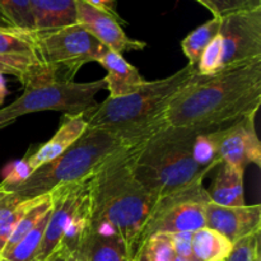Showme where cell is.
<instances>
[{
    "instance_id": "27",
    "label": "cell",
    "mask_w": 261,
    "mask_h": 261,
    "mask_svg": "<svg viewBox=\"0 0 261 261\" xmlns=\"http://www.w3.org/2000/svg\"><path fill=\"white\" fill-rule=\"evenodd\" d=\"M0 14L13 27L28 31L35 30L28 0H0Z\"/></svg>"
},
{
    "instance_id": "16",
    "label": "cell",
    "mask_w": 261,
    "mask_h": 261,
    "mask_svg": "<svg viewBox=\"0 0 261 261\" xmlns=\"http://www.w3.org/2000/svg\"><path fill=\"white\" fill-rule=\"evenodd\" d=\"M36 31L76 24L75 0H28Z\"/></svg>"
},
{
    "instance_id": "24",
    "label": "cell",
    "mask_w": 261,
    "mask_h": 261,
    "mask_svg": "<svg viewBox=\"0 0 261 261\" xmlns=\"http://www.w3.org/2000/svg\"><path fill=\"white\" fill-rule=\"evenodd\" d=\"M48 216L50 212L12 250L0 255V261H37V254L47 226Z\"/></svg>"
},
{
    "instance_id": "7",
    "label": "cell",
    "mask_w": 261,
    "mask_h": 261,
    "mask_svg": "<svg viewBox=\"0 0 261 261\" xmlns=\"http://www.w3.org/2000/svg\"><path fill=\"white\" fill-rule=\"evenodd\" d=\"M106 89L105 79L87 83L50 81L25 87L22 96L0 109L8 124L23 115L41 111H63L64 114H87L97 106L96 96Z\"/></svg>"
},
{
    "instance_id": "41",
    "label": "cell",
    "mask_w": 261,
    "mask_h": 261,
    "mask_svg": "<svg viewBox=\"0 0 261 261\" xmlns=\"http://www.w3.org/2000/svg\"><path fill=\"white\" fill-rule=\"evenodd\" d=\"M132 261H134V260H132Z\"/></svg>"
},
{
    "instance_id": "28",
    "label": "cell",
    "mask_w": 261,
    "mask_h": 261,
    "mask_svg": "<svg viewBox=\"0 0 261 261\" xmlns=\"http://www.w3.org/2000/svg\"><path fill=\"white\" fill-rule=\"evenodd\" d=\"M209 10L213 17L223 18L232 13L261 8V0H195Z\"/></svg>"
},
{
    "instance_id": "5",
    "label": "cell",
    "mask_w": 261,
    "mask_h": 261,
    "mask_svg": "<svg viewBox=\"0 0 261 261\" xmlns=\"http://www.w3.org/2000/svg\"><path fill=\"white\" fill-rule=\"evenodd\" d=\"M143 139H129L102 130L87 129L60 157L37 168L23 182L4 189L14 193L22 200L45 195L59 185L91 177L114 153Z\"/></svg>"
},
{
    "instance_id": "12",
    "label": "cell",
    "mask_w": 261,
    "mask_h": 261,
    "mask_svg": "<svg viewBox=\"0 0 261 261\" xmlns=\"http://www.w3.org/2000/svg\"><path fill=\"white\" fill-rule=\"evenodd\" d=\"M255 119L256 114H252L227 127L219 149L221 163H227L244 173L247 166L261 165V143Z\"/></svg>"
},
{
    "instance_id": "39",
    "label": "cell",
    "mask_w": 261,
    "mask_h": 261,
    "mask_svg": "<svg viewBox=\"0 0 261 261\" xmlns=\"http://www.w3.org/2000/svg\"><path fill=\"white\" fill-rule=\"evenodd\" d=\"M173 261H188V260L182 259V257H178V256H176V257H175V260H173Z\"/></svg>"
},
{
    "instance_id": "1",
    "label": "cell",
    "mask_w": 261,
    "mask_h": 261,
    "mask_svg": "<svg viewBox=\"0 0 261 261\" xmlns=\"http://www.w3.org/2000/svg\"><path fill=\"white\" fill-rule=\"evenodd\" d=\"M261 105V59L223 68L212 75L195 74L170 102L166 126L213 132L252 114Z\"/></svg>"
},
{
    "instance_id": "26",
    "label": "cell",
    "mask_w": 261,
    "mask_h": 261,
    "mask_svg": "<svg viewBox=\"0 0 261 261\" xmlns=\"http://www.w3.org/2000/svg\"><path fill=\"white\" fill-rule=\"evenodd\" d=\"M0 54L35 55L33 31L17 27L0 28Z\"/></svg>"
},
{
    "instance_id": "17",
    "label": "cell",
    "mask_w": 261,
    "mask_h": 261,
    "mask_svg": "<svg viewBox=\"0 0 261 261\" xmlns=\"http://www.w3.org/2000/svg\"><path fill=\"white\" fill-rule=\"evenodd\" d=\"M209 199L213 204L227 208L244 206V172H240L227 163H221L214 177L213 184L208 190Z\"/></svg>"
},
{
    "instance_id": "23",
    "label": "cell",
    "mask_w": 261,
    "mask_h": 261,
    "mask_svg": "<svg viewBox=\"0 0 261 261\" xmlns=\"http://www.w3.org/2000/svg\"><path fill=\"white\" fill-rule=\"evenodd\" d=\"M226 130L227 127L213 132H200L196 134L193 145V155L195 162L201 168L212 171L221 165L219 149Z\"/></svg>"
},
{
    "instance_id": "9",
    "label": "cell",
    "mask_w": 261,
    "mask_h": 261,
    "mask_svg": "<svg viewBox=\"0 0 261 261\" xmlns=\"http://www.w3.org/2000/svg\"><path fill=\"white\" fill-rule=\"evenodd\" d=\"M223 68L261 59V8L221 18Z\"/></svg>"
},
{
    "instance_id": "31",
    "label": "cell",
    "mask_w": 261,
    "mask_h": 261,
    "mask_svg": "<svg viewBox=\"0 0 261 261\" xmlns=\"http://www.w3.org/2000/svg\"><path fill=\"white\" fill-rule=\"evenodd\" d=\"M193 233L194 232H180L171 234L176 256L193 261Z\"/></svg>"
},
{
    "instance_id": "34",
    "label": "cell",
    "mask_w": 261,
    "mask_h": 261,
    "mask_svg": "<svg viewBox=\"0 0 261 261\" xmlns=\"http://www.w3.org/2000/svg\"><path fill=\"white\" fill-rule=\"evenodd\" d=\"M8 96V87H7V81H5L4 75L0 74V106L4 102L5 97Z\"/></svg>"
},
{
    "instance_id": "6",
    "label": "cell",
    "mask_w": 261,
    "mask_h": 261,
    "mask_svg": "<svg viewBox=\"0 0 261 261\" xmlns=\"http://www.w3.org/2000/svg\"><path fill=\"white\" fill-rule=\"evenodd\" d=\"M35 56L53 81L70 82L82 66L98 59L109 48L81 24L54 30H33Z\"/></svg>"
},
{
    "instance_id": "15",
    "label": "cell",
    "mask_w": 261,
    "mask_h": 261,
    "mask_svg": "<svg viewBox=\"0 0 261 261\" xmlns=\"http://www.w3.org/2000/svg\"><path fill=\"white\" fill-rule=\"evenodd\" d=\"M97 63L101 64L107 71V75L103 79L110 98L129 96L142 88L147 82L139 70L125 60L121 54L112 50H107Z\"/></svg>"
},
{
    "instance_id": "2",
    "label": "cell",
    "mask_w": 261,
    "mask_h": 261,
    "mask_svg": "<svg viewBox=\"0 0 261 261\" xmlns=\"http://www.w3.org/2000/svg\"><path fill=\"white\" fill-rule=\"evenodd\" d=\"M140 142L114 153L91 177L92 231L117 234L130 261L139 249L140 233L155 203L133 171Z\"/></svg>"
},
{
    "instance_id": "25",
    "label": "cell",
    "mask_w": 261,
    "mask_h": 261,
    "mask_svg": "<svg viewBox=\"0 0 261 261\" xmlns=\"http://www.w3.org/2000/svg\"><path fill=\"white\" fill-rule=\"evenodd\" d=\"M176 257L170 233H155L148 237L135 254L134 261H173Z\"/></svg>"
},
{
    "instance_id": "32",
    "label": "cell",
    "mask_w": 261,
    "mask_h": 261,
    "mask_svg": "<svg viewBox=\"0 0 261 261\" xmlns=\"http://www.w3.org/2000/svg\"><path fill=\"white\" fill-rule=\"evenodd\" d=\"M86 2L89 3L91 5H93V7L97 8V9H101V10H105V12L111 13V14L119 15L114 7L115 0H86Z\"/></svg>"
},
{
    "instance_id": "35",
    "label": "cell",
    "mask_w": 261,
    "mask_h": 261,
    "mask_svg": "<svg viewBox=\"0 0 261 261\" xmlns=\"http://www.w3.org/2000/svg\"><path fill=\"white\" fill-rule=\"evenodd\" d=\"M66 261H84V260H83V257L81 256V255L76 254V252H73V254L69 255Z\"/></svg>"
},
{
    "instance_id": "20",
    "label": "cell",
    "mask_w": 261,
    "mask_h": 261,
    "mask_svg": "<svg viewBox=\"0 0 261 261\" xmlns=\"http://www.w3.org/2000/svg\"><path fill=\"white\" fill-rule=\"evenodd\" d=\"M41 198L42 195L22 200L14 193L0 186V254L19 219L27 213L28 209L38 203Z\"/></svg>"
},
{
    "instance_id": "11",
    "label": "cell",
    "mask_w": 261,
    "mask_h": 261,
    "mask_svg": "<svg viewBox=\"0 0 261 261\" xmlns=\"http://www.w3.org/2000/svg\"><path fill=\"white\" fill-rule=\"evenodd\" d=\"M76 23L91 33L109 50L115 53L140 51L147 46L144 41L130 38L121 27L119 15L97 9L86 0H75Z\"/></svg>"
},
{
    "instance_id": "14",
    "label": "cell",
    "mask_w": 261,
    "mask_h": 261,
    "mask_svg": "<svg viewBox=\"0 0 261 261\" xmlns=\"http://www.w3.org/2000/svg\"><path fill=\"white\" fill-rule=\"evenodd\" d=\"M88 129L86 114H64L60 125L51 139L40 145L31 155L24 158L31 173L46 163L60 157L71 144L76 142Z\"/></svg>"
},
{
    "instance_id": "36",
    "label": "cell",
    "mask_w": 261,
    "mask_h": 261,
    "mask_svg": "<svg viewBox=\"0 0 261 261\" xmlns=\"http://www.w3.org/2000/svg\"><path fill=\"white\" fill-rule=\"evenodd\" d=\"M9 27H13V25L10 24V23L8 22L2 14H0V28H9Z\"/></svg>"
},
{
    "instance_id": "19",
    "label": "cell",
    "mask_w": 261,
    "mask_h": 261,
    "mask_svg": "<svg viewBox=\"0 0 261 261\" xmlns=\"http://www.w3.org/2000/svg\"><path fill=\"white\" fill-rule=\"evenodd\" d=\"M0 74L19 79L23 87L50 82L35 55L31 54H0Z\"/></svg>"
},
{
    "instance_id": "40",
    "label": "cell",
    "mask_w": 261,
    "mask_h": 261,
    "mask_svg": "<svg viewBox=\"0 0 261 261\" xmlns=\"http://www.w3.org/2000/svg\"><path fill=\"white\" fill-rule=\"evenodd\" d=\"M221 261H224V260H221Z\"/></svg>"
},
{
    "instance_id": "18",
    "label": "cell",
    "mask_w": 261,
    "mask_h": 261,
    "mask_svg": "<svg viewBox=\"0 0 261 261\" xmlns=\"http://www.w3.org/2000/svg\"><path fill=\"white\" fill-rule=\"evenodd\" d=\"M76 254L84 261H130L122 240L111 232L92 231L84 246Z\"/></svg>"
},
{
    "instance_id": "33",
    "label": "cell",
    "mask_w": 261,
    "mask_h": 261,
    "mask_svg": "<svg viewBox=\"0 0 261 261\" xmlns=\"http://www.w3.org/2000/svg\"><path fill=\"white\" fill-rule=\"evenodd\" d=\"M69 255L70 254H69V252L66 251L64 247L59 246L58 249H56L55 251H54L53 254L47 257V259H45L43 261H66Z\"/></svg>"
},
{
    "instance_id": "4",
    "label": "cell",
    "mask_w": 261,
    "mask_h": 261,
    "mask_svg": "<svg viewBox=\"0 0 261 261\" xmlns=\"http://www.w3.org/2000/svg\"><path fill=\"white\" fill-rule=\"evenodd\" d=\"M199 130L163 126L139 143L133 171L154 201L204 181L211 170L201 168L193 155Z\"/></svg>"
},
{
    "instance_id": "30",
    "label": "cell",
    "mask_w": 261,
    "mask_h": 261,
    "mask_svg": "<svg viewBox=\"0 0 261 261\" xmlns=\"http://www.w3.org/2000/svg\"><path fill=\"white\" fill-rule=\"evenodd\" d=\"M261 231L240 240L233 244L231 254L224 261H252L255 251L260 246Z\"/></svg>"
},
{
    "instance_id": "10",
    "label": "cell",
    "mask_w": 261,
    "mask_h": 261,
    "mask_svg": "<svg viewBox=\"0 0 261 261\" xmlns=\"http://www.w3.org/2000/svg\"><path fill=\"white\" fill-rule=\"evenodd\" d=\"M91 177L76 182L63 184L50 191L53 204L38 250L37 261L47 259L59 247L66 228L76 216L83 201L91 194Z\"/></svg>"
},
{
    "instance_id": "3",
    "label": "cell",
    "mask_w": 261,
    "mask_h": 261,
    "mask_svg": "<svg viewBox=\"0 0 261 261\" xmlns=\"http://www.w3.org/2000/svg\"><path fill=\"white\" fill-rule=\"evenodd\" d=\"M195 74H198L196 66L188 64L172 75L147 81L142 88L129 96L107 97L86 114L88 129L102 130L129 139L149 137L166 126L162 120L166 109Z\"/></svg>"
},
{
    "instance_id": "21",
    "label": "cell",
    "mask_w": 261,
    "mask_h": 261,
    "mask_svg": "<svg viewBox=\"0 0 261 261\" xmlns=\"http://www.w3.org/2000/svg\"><path fill=\"white\" fill-rule=\"evenodd\" d=\"M233 244L214 229L203 227L193 233V261L226 260Z\"/></svg>"
},
{
    "instance_id": "29",
    "label": "cell",
    "mask_w": 261,
    "mask_h": 261,
    "mask_svg": "<svg viewBox=\"0 0 261 261\" xmlns=\"http://www.w3.org/2000/svg\"><path fill=\"white\" fill-rule=\"evenodd\" d=\"M223 69V48L221 36H217L201 54L196 71L199 75H212Z\"/></svg>"
},
{
    "instance_id": "38",
    "label": "cell",
    "mask_w": 261,
    "mask_h": 261,
    "mask_svg": "<svg viewBox=\"0 0 261 261\" xmlns=\"http://www.w3.org/2000/svg\"><path fill=\"white\" fill-rule=\"evenodd\" d=\"M8 125H9V124H8V122L5 121L4 119H3V116H2V115H0V130H2V129H4V127H7Z\"/></svg>"
},
{
    "instance_id": "22",
    "label": "cell",
    "mask_w": 261,
    "mask_h": 261,
    "mask_svg": "<svg viewBox=\"0 0 261 261\" xmlns=\"http://www.w3.org/2000/svg\"><path fill=\"white\" fill-rule=\"evenodd\" d=\"M221 18L213 17L205 22L204 24L199 25L198 28L189 33L182 41H181V48L184 55L188 58L190 65L196 66L199 63L201 54L206 48V46L219 35L221 30Z\"/></svg>"
},
{
    "instance_id": "37",
    "label": "cell",
    "mask_w": 261,
    "mask_h": 261,
    "mask_svg": "<svg viewBox=\"0 0 261 261\" xmlns=\"http://www.w3.org/2000/svg\"><path fill=\"white\" fill-rule=\"evenodd\" d=\"M252 261H261V250H260V246L257 247L256 251H255L254 259H252Z\"/></svg>"
},
{
    "instance_id": "8",
    "label": "cell",
    "mask_w": 261,
    "mask_h": 261,
    "mask_svg": "<svg viewBox=\"0 0 261 261\" xmlns=\"http://www.w3.org/2000/svg\"><path fill=\"white\" fill-rule=\"evenodd\" d=\"M208 203L211 199L203 181H196L188 188L160 198L143 227L139 247L152 234L195 232L205 227V205Z\"/></svg>"
},
{
    "instance_id": "13",
    "label": "cell",
    "mask_w": 261,
    "mask_h": 261,
    "mask_svg": "<svg viewBox=\"0 0 261 261\" xmlns=\"http://www.w3.org/2000/svg\"><path fill=\"white\" fill-rule=\"evenodd\" d=\"M205 223L208 228L223 234L232 244L261 231V205L227 208L211 201L205 205Z\"/></svg>"
}]
</instances>
